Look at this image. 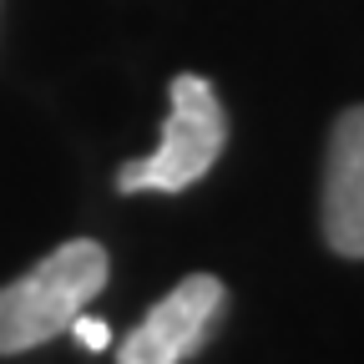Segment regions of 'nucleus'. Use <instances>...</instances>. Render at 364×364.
<instances>
[{"label": "nucleus", "mask_w": 364, "mask_h": 364, "mask_svg": "<svg viewBox=\"0 0 364 364\" xmlns=\"http://www.w3.org/2000/svg\"><path fill=\"white\" fill-rule=\"evenodd\" d=\"M107 248L97 238H71L46 253L31 273L0 289V354H26L71 329V318L107 289Z\"/></svg>", "instance_id": "obj_1"}, {"label": "nucleus", "mask_w": 364, "mask_h": 364, "mask_svg": "<svg viewBox=\"0 0 364 364\" xmlns=\"http://www.w3.org/2000/svg\"><path fill=\"white\" fill-rule=\"evenodd\" d=\"M71 329H76V339H81V349H107L112 344V329L102 324V318H71Z\"/></svg>", "instance_id": "obj_5"}, {"label": "nucleus", "mask_w": 364, "mask_h": 364, "mask_svg": "<svg viewBox=\"0 0 364 364\" xmlns=\"http://www.w3.org/2000/svg\"><path fill=\"white\" fill-rule=\"evenodd\" d=\"M228 147V117L213 81L182 71L167 86V122H162V142L152 157L127 162L117 172L122 193H182L213 172V162Z\"/></svg>", "instance_id": "obj_2"}, {"label": "nucleus", "mask_w": 364, "mask_h": 364, "mask_svg": "<svg viewBox=\"0 0 364 364\" xmlns=\"http://www.w3.org/2000/svg\"><path fill=\"white\" fill-rule=\"evenodd\" d=\"M218 309H223V279H213V273L182 279L132 329V339L117 349V364H182L193 349H203Z\"/></svg>", "instance_id": "obj_3"}, {"label": "nucleus", "mask_w": 364, "mask_h": 364, "mask_svg": "<svg viewBox=\"0 0 364 364\" xmlns=\"http://www.w3.org/2000/svg\"><path fill=\"white\" fill-rule=\"evenodd\" d=\"M324 243L364 258V107L339 112L324 157Z\"/></svg>", "instance_id": "obj_4"}]
</instances>
